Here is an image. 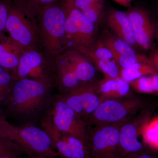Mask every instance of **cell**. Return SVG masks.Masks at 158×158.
Segmentation results:
<instances>
[{
    "label": "cell",
    "instance_id": "9c48e42d",
    "mask_svg": "<svg viewBox=\"0 0 158 158\" xmlns=\"http://www.w3.org/2000/svg\"><path fill=\"white\" fill-rule=\"evenodd\" d=\"M61 4L66 14L65 30L69 41L80 47L92 45L95 36V26L86 19L72 0H62Z\"/></svg>",
    "mask_w": 158,
    "mask_h": 158
},
{
    "label": "cell",
    "instance_id": "e575fe53",
    "mask_svg": "<svg viewBox=\"0 0 158 158\" xmlns=\"http://www.w3.org/2000/svg\"><path fill=\"white\" fill-rule=\"evenodd\" d=\"M15 2H17L21 3L20 5H21V2H22L23 0H14Z\"/></svg>",
    "mask_w": 158,
    "mask_h": 158
},
{
    "label": "cell",
    "instance_id": "d6a6232c",
    "mask_svg": "<svg viewBox=\"0 0 158 158\" xmlns=\"http://www.w3.org/2000/svg\"><path fill=\"white\" fill-rule=\"evenodd\" d=\"M90 4H100L103 3V0H85Z\"/></svg>",
    "mask_w": 158,
    "mask_h": 158
},
{
    "label": "cell",
    "instance_id": "5bb4252c",
    "mask_svg": "<svg viewBox=\"0 0 158 158\" xmlns=\"http://www.w3.org/2000/svg\"><path fill=\"white\" fill-rule=\"evenodd\" d=\"M74 71L79 81L82 83L93 81L96 69L85 54L77 48H71L62 52Z\"/></svg>",
    "mask_w": 158,
    "mask_h": 158
},
{
    "label": "cell",
    "instance_id": "ffe728a7",
    "mask_svg": "<svg viewBox=\"0 0 158 158\" xmlns=\"http://www.w3.org/2000/svg\"><path fill=\"white\" fill-rule=\"evenodd\" d=\"M143 141L147 147L158 152V116L150 118L141 131Z\"/></svg>",
    "mask_w": 158,
    "mask_h": 158
},
{
    "label": "cell",
    "instance_id": "1f68e13d",
    "mask_svg": "<svg viewBox=\"0 0 158 158\" xmlns=\"http://www.w3.org/2000/svg\"><path fill=\"white\" fill-rule=\"evenodd\" d=\"M116 3L123 6H129L133 0H113Z\"/></svg>",
    "mask_w": 158,
    "mask_h": 158
},
{
    "label": "cell",
    "instance_id": "4dcf8cb0",
    "mask_svg": "<svg viewBox=\"0 0 158 158\" xmlns=\"http://www.w3.org/2000/svg\"><path fill=\"white\" fill-rule=\"evenodd\" d=\"M136 158H158V152L147 147Z\"/></svg>",
    "mask_w": 158,
    "mask_h": 158
},
{
    "label": "cell",
    "instance_id": "6da1fadb",
    "mask_svg": "<svg viewBox=\"0 0 158 158\" xmlns=\"http://www.w3.org/2000/svg\"><path fill=\"white\" fill-rule=\"evenodd\" d=\"M53 85L29 78L16 80L5 104L7 112L21 123L34 124L51 103Z\"/></svg>",
    "mask_w": 158,
    "mask_h": 158
},
{
    "label": "cell",
    "instance_id": "f546056e",
    "mask_svg": "<svg viewBox=\"0 0 158 158\" xmlns=\"http://www.w3.org/2000/svg\"><path fill=\"white\" fill-rule=\"evenodd\" d=\"M148 58L149 64L158 74V49L153 50Z\"/></svg>",
    "mask_w": 158,
    "mask_h": 158
},
{
    "label": "cell",
    "instance_id": "83f0119b",
    "mask_svg": "<svg viewBox=\"0 0 158 158\" xmlns=\"http://www.w3.org/2000/svg\"><path fill=\"white\" fill-rule=\"evenodd\" d=\"M15 125L11 124L6 119L0 118V137L11 140L14 131Z\"/></svg>",
    "mask_w": 158,
    "mask_h": 158
},
{
    "label": "cell",
    "instance_id": "ba28073f",
    "mask_svg": "<svg viewBox=\"0 0 158 158\" xmlns=\"http://www.w3.org/2000/svg\"><path fill=\"white\" fill-rule=\"evenodd\" d=\"M40 127L50 136L59 156L62 158H90L88 142L59 131L47 113L40 118Z\"/></svg>",
    "mask_w": 158,
    "mask_h": 158
},
{
    "label": "cell",
    "instance_id": "44dd1931",
    "mask_svg": "<svg viewBox=\"0 0 158 158\" xmlns=\"http://www.w3.org/2000/svg\"><path fill=\"white\" fill-rule=\"evenodd\" d=\"M136 92L144 94L158 93V74L141 77L130 83Z\"/></svg>",
    "mask_w": 158,
    "mask_h": 158
},
{
    "label": "cell",
    "instance_id": "e0dca14e",
    "mask_svg": "<svg viewBox=\"0 0 158 158\" xmlns=\"http://www.w3.org/2000/svg\"><path fill=\"white\" fill-rule=\"evenodd\" d=\"M131 86L120 77L104 78L97 81V91L102 101L106 99L119 98L127 97Z\"/></svg>",
    "mask_w": 158,
    "mask_h": 158
},
{
    "label": "cell",
    "instance_id": "ac0fdd59",
    "mask_svg": "<svg viewBox=\"0 0 158 158\" xmlns=\"http://www.w3.org/2000/svg\"><path fill=\"white\" fill-rule=\"evenodd\" d=\"M154 74L157 73L149 63L138 62L127 68L120 69L119 77L130 84L141 77Z\"/></svg>",
    "mask_w": 158,
    "mask_h": 158
},
{
    "label": "cell",
    "instance_id": "8992f818",
    "mask_svg": "<svg viewBox=\"0 0 158 158\" xmlns=\"http://www.w3.org/2000/svg\"><path fill=\"white\" fill-rule=\"evenodd\" d=\"M154 110V106H147L121 126L119 146L122 158H136L147 148L139 137L142 127L151 118Z\"/></svg>",
    "mask_w": 158,
    "mask_h": 158
},
{
    "label": "cell",
    "instance_id": "7c38bea8",
    "mask_svg": "<svg viewBox=\"0 0 158 158\" xmlns=\"http://www.w3.org/2000/svg\"><path fill=\"white\" fill-rule=\"evenodd\" d=\"M15 77L16 80L29 78L54 85L51 66L49 67L42 54L35 49L23 52L19 57Z\"/></svg>",
    "mask_w": 158,
    "mask_h": 158
},
{
    "label": "cell",
    "instance_id": "74e56055",
    "mask_svg": "<svg viewBox=\"0 0 158 158\" xmlns=\"http://www.w3.org/2000/svg\"></svg>",
    "mask_w": 158,
    "mask_h": 158
},
{
    "label": "cell",
    "instance_id": "2e32d148",
    "mask_svg": "<svg viewBox=\"0 0 158 158\" xmlns=\"http://www.w3.org/2000/svg\"><path fill=\"white\" fill-rule=\"evenodd\" d=\"M23 51L9 36L3 33L0 34V66L12 73L14 76L19 57Z\"/></svg>",
    "mask_w": 158,
    "mask_h": 158
},
{
    "label": "cell",
    "instance_id": "52a82bcc",
    "mask_svg": "<svg viewBox=\"0 0 158 158\" xmlns=\"http://www.w3.org/2000/svg\"><path fill=\"white\" fill-rule=\"evenodd\" d=\"M47 113L60 131L88 142L89 126L59 95L52 98Z\"/></svg>",
    "mask_w": 158,
    "mask_h": 158
},
{
    "label": "cell",
    "instance_id": "7402d4cb",
    "mask_svg": "<svg viewBox=\"0 0 158 158\" xmlns=\"http://www.w3.org/2000/svg\"><path fill=\"white\" fill-rule=\"evenodd\" d=\"M16 81L12 73L0 66V105H5Z\"/></svg>",
    "mask_w": 158,
    "mask_h": 158
},
{
    "label": "cell",
    "instance_id": "8fae6325",
    "mask_svg": "<svg viewBox=\"0 0 158 158\" xmlns=\"http://www.w3.org/2000/svg\"><path fill=\"white\" fill-rule=\"evenodd\" d=\"M59 95L87 124L90 116L102 101L98 93L97 81H95L82 84Z\"/></svg>",
    "mask_w": 158,
    "mask_h": 158
},
{
    "label": "cell",
    "instance_id": "836d02e7",
    "mask_svg": "<svg viewBox=\"0 0 158 158\" xmlns=\"http://www.w3.org/2000/svg\"><path fill=\"white\" fill-rule=\"evenodd\" d=\"M20 156H6L1 157L0 158H21L20 157Z\"/></svg>",
    "mask_w": 158,
    "mask_h": 158
},
{
    "label": "cell",
    "instance_id": "3957f363",
    "mask_svg": "<svg viewBox=\"0 0 158 158\" xmlns=\"http://www.w3.org/2000/svg\"><path fill=\"white\" fill-rule=\"evenodd\" d=\"M146 106L144 100L137 97L106 99L90 116L88 124L95 126L124 123Z\"/></svg>",
    "mask_w": 158,
    "mask_h": 158
},
{
    "label": "cell",
    "instance_id": "5b68a950",
    "mask_svg": "<svg viewBox=\"0 0 158 158\" xmlns=\"http://www.w3.org/2000/svg\"><path fill=\"white\" fill-rule=\"evenodd\" d=\"M123 123L89 126L88 143L90 158H122L119 133Z\"/></svg>",
    "mask_w": 158,
    "mask_h": 158
},
{
    "label": "cell",
    "instance_id": "484cf974",
    "mask_svg": "<svg viewBox=\"0 0 158 158\" xmlns=\"http://www.w3.org/2000/svg\"><path fill=\"white\" fill-rule=\"evenodd\" d=\"M103 3L90 4L85 6L81 10L86 19L94 26L100 20L102 13Z\"/></svg>",
    "mask_w": 158,
    "mask_h": 158
},
{
    "label": "cell",
    "instance_id": "cb8c5ba5",
    "mask_svg": "<svg viewBox=\"0 0 158 158\" xmlns=\"http://www.w3.org/2000/svg\"><path fill=\"white\" fill-rule=\"evenodd\" d=\"M113 60L120 69L127 68L138 62L149 63L148 57L144 54L138 53L131 55L113 54Z\"/></svg>",
    "mask_w": 158,
    "mask_h": 158
},
{
    "label": "cell",
    "instance_id": "d6986e66",
    "mask_svg": "<svg viewBox=\"0 0 158 158\" xmlns=\"http://www.w3.org/2000/svg\"><path fill=\"white\" fill-rule=\"evenodd\" d=\"M100 40L113 54L131 55L137 53L132 46L107 31L104 33Z\"/></svg>",
    "mask_w": 158,
    "mask_h": 158
},
{
    "label": "cell",
    "instance_id": "603a6c76",
    "mask_svg": "<svg viewBox=\"0 0 158 158\" xmlns=\"http://www.w3.org/2000/svg\"><path fill=\"white\" fill-rule=\"evenodd\" d=\"M96 69L100 71L104 78L114 79L120 77V68L113 60H101L92 58L89 59Z\"/></svg>",
    "mask_w": 158,
    "mask_h": 158
},
{
    "label": "cell",
    "instance_id": "d4e9b609",
    "mask_svg": "<svg viewBox=\"0 0 158 158\" xmlns=\"http://www.w3.org/2000/svg\"><path fill=\"white\" fill-rule=\"evenodd\" d=\"M25 153L22 148L9 138L0 137V157L6 156H21Z\"/></svg>",
    "mask_w": 158,
    "mask_h": 158
},
{
    "label": "cell",
    "instance_id": "8d00e7d4",
    "mask_svg": "<svg viewBox=\"0 0 158 158\" xmlns=\"http://www.w3.org/2000/svg\"><path fill=\"white\" fill-rule=\"evenodd\" d=\"M156 37L158 40V34H156Z\"/></svg>",
    "mask_w": 158,
    "mask_h": 158
},
{
    "label": "cell",
    "instance_id": "9a60e30c",
    "mask_svg": "<svg viewBox=\"0 0 158 158\" xmlns=\"http://www.w3.org/2000/svg\"><path fill=\"white\" fill-rule=\"evenodd\" d=\"M109 27L116 37L132 46H138L131 23L127 12L119 10H111L107 16Z\"/></svg>",
    "mask_w": 158,
    "mask_h": 158
},
{
    "label": "cell",
    "instance_id": "277c9868",
    "mask_svg": "<svg viewBox=\"0 0 158 158\" xmlns=\"http://www.w3.org/2000/svg\"><path fill=\"white\" fill-rule=\"evenodd\" d=\"M12 141L18 144L31 158L59 156L48 133L35 124L15 125Z\"/></svg>",
    "mask_w": 158,
    "mask_h": 158
},
{
    "label": "cell",
    "instance_id": "30bf717a",
    "mask_svg": "<svg viewBox=\"0 0 158 158\" xmlns=\"http://www.w3.org/2000/svg\"><path fill=\"white\" fill-rule=\"evenodd\" d=\"M23 6H9L6 31L9 37L24 50L34 49L37 40V28Z\"/></svg>",
    "mask_w": 158,
    "mask_h": 158
},
{
    "label": "cell",
    "instance_id": "7a4b0ae2",
    "mask_svg": "<svg viewBox=\"0 0 158 158\" xmlns=\"http://www.w3.org/2000/svg\"><path fill=\"white\" fill-rule=\"evenodd\" d=\"M38 33L45 52L55 58L68 43L65 30L66 14L62 4L56 2L43 8L37 13Z\"/></svg>",
    "mask_w": 158,
    "mask_h": 158
},
{
    "label": "cell",
    "instance_id": "f1b7e54d",
    "mask_svg": "<svg viewBox=\"0 0 158 158\" xmlns=\"http://www.w3.org/2000/svg\"><path fill=\"white\" fill-rule=\"evenodd\" d=\"M9 6L0 0V34L6 31V23L9 15Z\"/></svg>",
    "mask_w": 158,
    "mask_h": 158
},
{
    "label": "cell",
    "instance_id": "4316f807",
    "mask_svg": "<svg viewBox=\"0 0 158 158\" xmlns=\"http://www.w3.org/2000/svg\"><path fill=\"white\" fill-rule=\"evenodd\" d=\"M57 2V0H26L22 6L31 17H34L45 6Z\"/></svg>",
    "mask_w": 158,
    "mask_h": 158
},
{
    "label": "cell",
    "instance_id": "4fadbf2b",
    "mask_svg": "<svg viewBox=\"0 0 158 158\" xmlns=\"http://www.w3.org/2000/svg\"><path fill=\"white\" fill-rule=\"evenodd\" d=\"M131 23L137 46L143 51L152 48L156 30L148 13L135 8L127 12Z\"/></svg>",
    "mask_w": 158,
    "mask_h": 158
},
{
    "label": "cell",
    "instance_id": "d590c367",
    "mask_svg": "<svg viewBox=\"0 0 158 158\" xmlns=\"http://www.w3.org/2000/svg\"><path fill=\"white\" fill-rule=\"evenodd\" d=\"M156 34H158V23L157 24V26L156 29Z\"/></svg>",
    "mask_w": 158,
    "mask_h": 158
}]
</instances>
